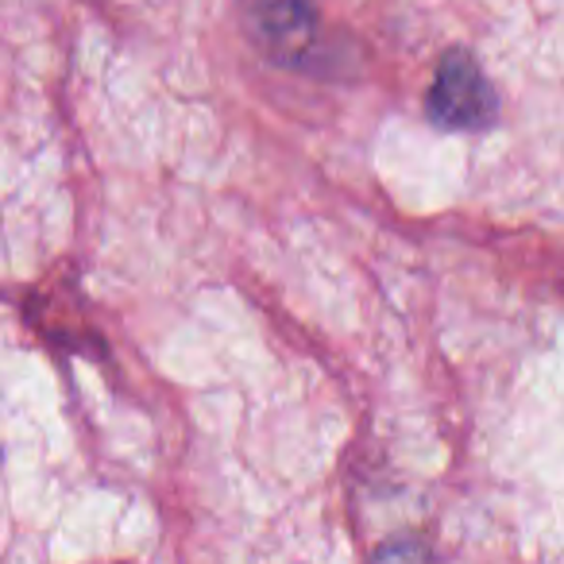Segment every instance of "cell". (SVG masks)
Returning a JSON list of instances; mask_svg holds the SVG:
<instances>
[{
  "label": "cell",
  "mask_w": 564,
  "mask_h": 564,
  "mask_svg": "<svg viewBox=\"0 0 564 564\" xmlns=\"http://www.w3.org/2000/svg\"><path fill=\"white\" fill-rule=\"evenodd\" d=\"M243 9H251L256 32H263L274 51L302 47L317 24L310 0H243Z\"/></svg>",
  "instance_id": "7a4b0ae2"
},
{
  "label": "cell",
  "mask_w": 564,
  "mask_h": 564,
  "mask_svg": "<svg viewBox=\"0 0 564 564\" xmlns=\"http://www.w3.org/2000/svg\"><path fill=\"white\" fill-rule=\"evenodd\" d=\"M430 117L445 128H484L495 117V94L468 55H448L430 89Z\"/></svg>",
  "instance_id": "6da1fadb"
}]
</instances>
